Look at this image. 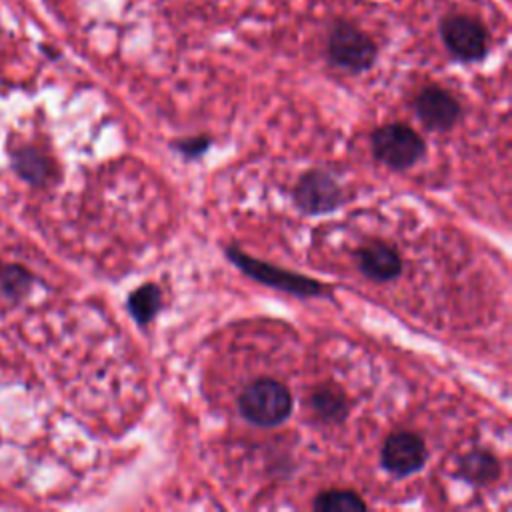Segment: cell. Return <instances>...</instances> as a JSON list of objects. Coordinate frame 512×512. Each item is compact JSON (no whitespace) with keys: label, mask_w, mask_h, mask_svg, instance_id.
Instances as JSON below:
<instances>
[{"label":"cell","mask_w":512,"mask_h":512,"mask_svg":"<svg viewBox=\"0 0 512 512\" xmlns=\"http://www.w3.org/2000/svg\"><path fill=\"white\" fill-rule=\"evenodd\" d=\"M440 36L448 52L462 62H480L488 52L486 28L470 16L452 14L442 18Z\"/></svg>","instance_id":"obj_7"},{"label":"cell","mask_w":512,"mask_h":512,"mask_svg":"<svg viewBox=\"0 0 512 512\" xmlns=\"http://www.w3.org/2000/svg\"><path fill=\"white\" fill-rule=\"evenodd\" d=\"M292 200L302 214L320 216L334 212L342 204L344 194L338 180L328 170L312 168L298 178Z\"/></svg>","instance_id":"obj_5"},{"label":"cell","mask_w":512,"mask_h":512,"mask_svg":"<svg viewBox=\"0 0 512 512\" xmlns=\"http://www.w3.org/2000/svg\"><path fill=\"white\" fill-rule=\"evenodd\" d=\"M312 508L316 512H364L368 504L350 488H328L314 496Z\"/></svg>","instance_id":"obj_13"},{"label":"cell","mask_w":512,"mask_h":512,"mask_svg":"<svg viewBox=\"0 0 512 512\" xmlns=\"http://www.w3.org/2000/svg\"><path fill=\"white\" fill-rule=\"evenodd\" d=\"M310 408L324 424H342L350 414L346 394L336 384H322L310 396Z\"/></svg>","instance_id":"obj_11"},{"label":"cell","mask_w":512,"mask_h":512,"mask_svg":"<svg viewBox=\"0 0 512 512\" xmlns=\"http://www.w3.org/2000/svg\"><path fill=\"white\" fill-rule=\"evenodd\" d=\"M428 460V448L424 438L412 430H396L388 434L380 448L382 468L396 476L408 478L424 468Z\"/></svg>","instance_id":"obj_6"},{"label":"cell","mask_w":512,"mask_h":512,"mask_svg":"<svg viewBox=\"0 0 512 512\" xmlns=\"http://www.w3.org/2000/svg\"><path fill=\"white\" fill-rule=\"evenodd\" d=\"M240 416L260 428H274L284 424L294 408V400L286 384L274 378L252 380L238 396Z\"/></svg>","instance_id":"obj_2"},{"label":"cell","mask_w":512,"mask_h":512,"mask_svg":"<svg viewBox=\"0 0 512 512\" xmlns=\"http://www.w3.org/2000/svg\"><path fill=\"white\" fill-rule=\"evenodd\" d=\"M502 474L500 460L482 448H474L466 452L458 462V476L474 486H490L498 482Z\"/></svg>","instance_id":"obj_10"},{"label":"cell","mask_w":512,"mask_h":512,"mask_svg":"<svg viewBox=\"0 0 512 512\" xmlns=\"http://www.w3.org/2000/svg\"><path fill=\"white\" fill-rule=\"evenodd\" d=\"M126 308L138 326H148L162 310V290L154 282L140 284L126 298Z\"/></svg>","instance_id":"obj_12"},{"label":"cell","mask_w":512,"mask_h":512,"mask_svg":"<svg viewBox=\"0 0 512 512\" xmlns=\"http://www.w3.org/2000/svg\"><path fill=\"white\" fill-rule=\"evenodd\" d=\"M376 56L378 48L366 32L344 20L334 24L328 38V58L334 66L350 72H364L372 68Z\"/></svg>","instance_id":"obj_4"},{"label":"cell","mask_w":512,"mask_h":512,"mask_svg":"<svg viewBox=\"0 0 512 512\" xmlns=\"http://www.w3.org/2000/svg\"><path fill=\"white\" fill-rule=\"evenodd\" d=\"M370 146L374 158L396 172L412 168L426 154V142L422 136L404 122L378 126L370 134Z\"/></svg>","instance_id":"obj_3"},{"label":"cell","mask_w":512,"mask_h":512,"mask_svg":"<svg viewBox=\"0 0 512 512\" xmlns=\"http://www.w3.org/2000/svg\"><path fill=\"white\" fill-rule=\"evenodd\" d=\"M360 272L372 282H390L402 274V258L390 244L382 240L366 242L356 252Z\"/></svg>","instance_id":"obj_9"},{"label":"cell","mask_w":512,"mask_h":512,"mask_svg":"<svg viewBox=\"0 0 512 512\" xmlns=\"http://www.w3.org/2000/svg\"><path fill=\"white\" fill-rule=\"evenodd\" d=\"M412 108H414L418 120L428 130H436V132L450 130L458 122L460 112H462L460 102L454 98V94L438 84L424 86L416 94Z\"/></svg>","instance_id":"obj_8"},{"label":"cell","mask_w":512,"mask_h":512,"mask_svg":"<svg viewBox=\"0 0 512 512\" xmlns=\"http://www.w3.org/2000/svg\"><path fill=\"white\" fill-rule=\"evenodd\" d=\"M224 256L248 278H252L254 282L298 296V298H324V296H332V286L324 284L316 278L310 276H302L294 270H286L280 268L276 264L252 258L250 254H246L242 248H238L236 244H226L224 246Z\"/></svg>","instance_id":"obj_1"},{"label":"cell","mask_w":512,"mask_h":512,"mask_svg":"<svg viewBox=\"0 0 512 512\" xmlns=\"http://www.w3.org/2000/svg\"><path fill=\"white\" fill-rule=\"evenodd\" d=\"M212 138L206 134H198V136H186V138H178L172 142V148L184 156L186 160H196L200 156L206 154V150L210 148Z\"/></svg>","instance_id":"obj_14"}]
</instances>
